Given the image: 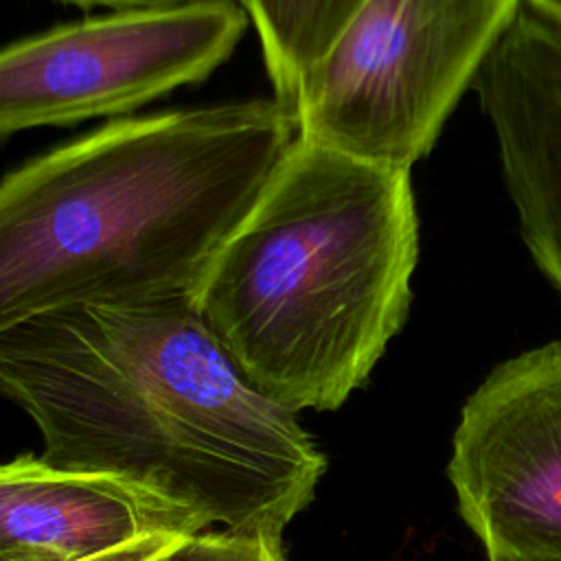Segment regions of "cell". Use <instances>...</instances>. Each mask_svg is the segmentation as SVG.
I'll use <instances>...</instances> for the list:
<instances>
[{
	"mask_svg": "<svg viewBox=\"0 0 561 561\" xmlns=\"http://www.w3.org/2000/svg\"><path fill=\"white\" fill-rule=\"evenodd\" d=\"M416 256L410 171L298 136L191 298L265 397L337 410L401 331Z\"/></svg>",
	"mask_w": 561,
	"mask_h": 561,
	"instance_id": "3957f363",
	"label": "cell"
},
{
	"mask_svg": "<svg viewBox=\"0 0 561 561\" xmlns=\"http://www.w3.org/2000/svg\"><path fill=\"white\" fill-rule=\"evenodd\" d=\"M471 88L495 136L522 239L561 294V22L522 4Z\"/></svg>",
	"mask_w": 561,
	"mask_h": 561,
	"instance_id": "52a82bcc",
	"label": "cell"
},
{
	"mask_svg": "<svg viewBox=\"0 0 561 561\" xmlns=\"http://www.w3.org/2000/svg\"><path fill=\"white\" fill-rule=\"evenodd\" d=\"M254 24L274 99L296 107L307 70L364 0H237Z\"/></svg>",
	"mask_w": 561,
	"mask_h": 561,
	"instance_id": "9c48e42d",
	"label": "cell"
},
{
	"mask_svg": "<svg viewBox=\"0 0 561 561\" xmlns=\"http://www.w3.org/2000/svg\"><path fill=\"white\" fill-rule=\"evenodd\" d=\"M204 530L186 511L121 478L61 469L42 456L0 462V552L13 561H88Z\"/></svg>",
	"mask_w": 561,
	"mask_h": 561,
	"instance_id": "ba28073f",
	"label": "cell"
},
{
	"mask_svg": "<svg viewBox=\"0 0 561 561\" xmlns=\"http://www.w3.org/2000/svg\"><path fill=\"white\" fill-rule=\"evenodd\" d=\"M524 0H364L302 77L298 136L410 171Z\"/></svg>",
	"mask_w": 561,
	"mask_h": 561,
	"instance_id": "277c9868",
	"label": "cell"
},
{
	"mask_svg": "<svg viewBox=\"0 0 561 561\" xmlns=\"http://www.w3.org/2000/svg\"><path fill=\"white\" fill-rule=\"evenodd\" d=\"M524 4L550 20L561 22V0H524Z\"/></svg>",
	"mask_w": 561,
	"mask_h": 561,
	"instance_id": "7c38bea8",
	"label": "cell"
},
{
	"mask_svg": "<svg viewBox=\"0 0 561 561\" xmlns=\"http://www.w3.org/2000/svg\"><path fill=\"white\" fill-rule=\"evenodd\" d=\"M276 99L121 118L0 182V331L193 296L294 140Z\"/></svg>",
	"mask_w": 561,
	"mask_h": 561,
	"instance_id": "7a4b0ae2",
	"label": "cell"
},
{
	"mask_svg": "<svg viewBox=\"0 0 561 561\" xmlns=\"http://www.w3.org/2000/svg\"><path fill=\"white\" fill-rule=\"evenodd\" d=\"M88 561H285L283 541L230 530L153 537Z\"/></svg>",
	"mask_w": 561,
	"mask_h": 561,
	"instance_id": "30bf717a",
	"label": "cell"
},
{
	"mask_svg": "<svg viewBox=\"0 0 561 561\" xmlns=\"http://www.w3.org/2000/svg\"><path fill=\"white\" fill-rule=\"evenodd\" d=\"M79 7H107L114 11H129V9H162V7H178L199 0H64Z\"/></svg>",
	"mask_w": 561,
	"mask_h": 561,
	"instance_id": "8fae6325",
	"label": "cell"
},
{
	"mask_svg": "<svg viewBox=\"0 0 561 561\" xmlns=\"http://www.w3.org/2000/svg\"><path fill=\"white\" fill-rule=\"evenodd\" d=\"M237 0L114 11L0 48V136L134 112L204 81L239 46Z\"/></svg>",
	"mask_w": 561,
	"mask_h": 561,
	"instance_id": "5b68a950",
	"label": "cell"
},
{
	"mask_svg": "<svg viewBox=\"0 0 561 561\" xmlns=\"http://www.w3.org/2000/svg\"><path fill=\"white\" fill-rule=\"evenodd\" d=\"M0 392L55 467L142 486L206 528L283 541L327 471L191 296L77 307L0 331Z\"/></svg>",
	"mask_w": 561,
	"mask_h": 561,
	"instance_id": "6da1fadb",
	"label": "cell"
},
{
	"mask_svg": "<svg viewBox=\"0 0 561 561\" xmlns=\"http://www.w3.org/2000/svg\"><path fill=\"white\" fill-rule=\"evenodd\" d=\"M447 478L489 561H561V342L497 364L467 397Z\"/></svg>",
	"mask_w": 561,
	"mask_h": 561,
	"instance_id": "8992f818",
	"label": "cell"
},
{
	"mask_svg": "<svg viewBox=\"0 0 561 561\" xmlns=\"http://www.w3.org/2000/svg\"><path fill=\"white\" fill-rule=\"evenodd\" d=\"M0 561H13V559H9V557H4V554L0 552Z\"/></svg>",
	"mask_w": 561,
	"mask_h": 561,
	"instance_id": "4fadbf2b",
	"label": "cell"
}]
</instances>
